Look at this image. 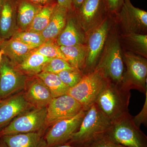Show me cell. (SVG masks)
<instances>
[{"mask_svg": "<svg viewBox=\"0 0 147 147\" xmlns=\"http://www.w3.org/2000/svg\"><path fill=\"white\" fill-rule=\"evenodd\" d=\"M114 17L120 33L147 34V12L135 7L130 0H124L123 5Z\"/></svg>", "mask_w": 147, "mask_h": 147, "instance_id": "obj_9", "label": "cell"}, {"mask_svg": "<svg viewBox=\"0 0 147 147\" xmlns=\"http://www.w3.org/2000/svg\"><path fill=\"white\" fill-rule=\"evenodd\" d=\"M32 108L23 91L2 100L0 103V130L17 116Z\"/></svg>", "mask_w": 147, "mask_h": 147, "instance_id": "obj_16", "label": "cell"}, {"mask_svg": "<svg viewBox=\"0 0 147 147\" xmlns=\"http://www.w3.org/2000/svg\"><path fill=\"white\" fill-rule=\"evenodd\" d=\"M2 100V99L1 98V97H0V103H1V101Z\"/></svg>", "mask_w": 147, "mask_h": 147, "instance_id": "obj_42", "label": "cell"}, {"mask_svg": "<svg viewBox=\"0 0 147 147\" xmlns=\"http://www.w3.org/2000/svg\"><path fill=\"white\" fill-rule=\"evenodd\" d=\"M23 91L26 100L36 109L46 108L53 98L47 86L36 76L29 77Z\"/></svg>", "mask_w": 147, "mask_h": 147, "instance_id": "obj_14", "label": "cell"}, {"mask_svg": "<svg viewBox=\"0 0 147 147\" xmlns=\"http://www.w3.org/2000/svg\"><path fill=\"white\" fill-rule=\"evenodd\" d=\"M114 22V16L109 13L98 26L87 35V53L83 71L84 74L95 68Z\"/></svg>", "mask_w": 147, "mask_h": 147, "instance_id": "obj_7", "label": "cell"}, {"mask_svg": "<svg viewBox=\"0 0 147 147\" xmlns=\"http://www.w3.org/2000/svg\"><path fill=\"white\" fill-rule=\"evenodd\" d=\"M42 7L25 0H17L16 22L18 31H27L35 16Z\"/></svg>", "mask_w": 147, "mask_h": 147, "instance_id": "obj_22", "label": "cell"}, {"mask_svg": "<svg viewBox=\"0 0 147 147\" xmlns=\"http://www.w3.org/2000/svg\"><path fill=\"white\" fill-rule=\"evenodd\" d=\"M57 75L63 82L69 88H72L81 81L84 74L81 70L75 68L61 71Z\"/></svg>", "mask_w": 147, "mask_h": 147, "instance_id": "obj_29", "label": "cell"}, {"mask_svg": "<svg viewBox=\"0 0 147 147\" xmlns=\"http://www.w3.org/2000/svg\"><path fill=\"white\" fill-rule=\"evenodd\" d=\"M111 125L95 103L86 112L78 131L66 144L82 147L107 133Z\"/></svg>", "mask_w": 147, "mask_h": 147, "instance_id": "obj_3", "label": "cell"}, {"mask_svg": "<svg viewBox=\"0 0 147 147\" xmlns=\"http://www.w3.org/2000/svg\"><path fill=\"white\" fill-rule=\"evenodd\" d=\"M85 0H71L73 8L74 10L77 9L84 2Z\"/></svg>", "mask_w": 147, "mask_h": 147, "instance_id": "obj_36", "label": "cell"}, {"mask_svg": "<svg viewBox=\"0 0 147 147\" xmlns=\"http://www.w3.org/2000/svg\"><path fill=\"white\" fill-rule=\"evenodd\" d=\"M86 112L82 110L73 117L59 121L52 125L44 138L47 147L58 146L67 143L79 129Z\"/></svg>", "mask_w": 147, "mask_h": 147, "instance_id": "obj_12", "label": "cell"}, {"mask_svg": "<svg viewBox=\"0 0 147 147\" xmlns=\"http://www.w3.org/2000/svg\"><path fill=\"white\" fill-rule=\"evenodd\" d=\"M109 14L115 16L123 5L124 0H104Z\"/></svg>", "mask_w": 147, "mask_h": 147, "instance_id": "obj_32", "label": "cell"}, {"mask_svg": "<svg viewBox=\"0 0 147 147\" xmlns=\"http://www.w3.org/2000/svg\"><path fill=\"white\" fill-rule=\"evenodd\" d=\"M1 138L7 147H47L42 132L20 133Z\"/></svg>", "mask_w": 147, "mask_h": 147, "instance_id": "obj_19", "label": "cell"}, {"mask_svg": "<svg viewBox=\"0 0 147 147\" xmlns=\"http://www.w3.org/2000/svg\"><path fill=\"white\" fill-rule=\"evenodd\" d=\"M4 1V0H0V12H1V10Z\"/></svg>", "mask_w": 147, "mask_h": 147, "instance_id": "obj_39", "label": "cell"}, {"mask_svg": "<svg viewBox=\"0 0 147 147\" xmlns=\"http://www.w3.org/2000/svg\"><path fill=\"white\" fill-rule=\"evenodd\" d=\"M67 61L61 58H52L44 66L42 71L58 74L61 71L67 69H75Z\"/></svg>", "mask_w": 147, "mask_h": 147, "instance_id": "obj_30", "label": "cell"}, {"mask_svg": "<svg viewBox=\"0 0 147 147\" xmlns=\"http://www.w3.org/2000/svg\"><path fill=\"white\" fill-rule=\"evenodd\" d=\"M34 51L47 57L61 58L66 61L60 46L56 43L55 41H47L35 49Z\"/></svg>", "mask_w": 147, "mask_h": 147, "instance_id": "obj_28", "label": "cell"}, {"mask_svg": "<svg viewBox=\"0 0 147 147\" xmlns=\"http://www.w3.org/2000/svg\"><path fill=\"white\" fill-rule=\"evenodd\" d=\"M106 135L126 147H147V137L135 124L129 113L111 123Z\"/></svg>", "mask_w": 147, "mask_h": 147, "instance_id": "obj_5", "label": "cell"}, {"mask_svg": "<svg viewBox=\"0 0 147 147\" xmlns=\"http://www.w3.org/2000/svg\"><path fill=\"white\" fill-rule=\"evenodd\" d=\"M3 55V54L2 51L0 50V63H1V61Z\"/></svg>", "mask_w": 147, "mask_h": 147, "instance_id": "obj_40", "label": "cell"}, {"mask_svg": "<svg viewBox=\"0 0 147 147\" xmlns=\"http://www.w3.org/2000/svg\"><path fill=\"white\" fill-rule=\"evenodd\" d=\"M0 138H1V137H0Z\"/></svg>", "mask_w": 147, "mask_h": 147, "instance_id": "obj_43", "label": "cell"}, {"mask_svg": "<svg viewBox=\"0 0 147 147\" xmlns=\"http://www.w3.org/2000/svg\"><path fill=\"white\" fill-rule=\"evenodd\" d=\"M60 47L67 62L71 66L83 72L87 56L86 45L60 46Z\"/></svg>", "mask_w": 147, "mask_h": 147, "instance_id": "obj_24", "label": "cell"}, {"mask_svg": "<svg viewBox=\"0 0 147 147\" xmlns=\"http://www.w3.org/2000/svg\"><path fill=\"white\" fill-rule=\"evenodd\" d=\"M36 76L47 86L53 98L67 94L69 88L62 81L57 74L42 71Z\"/></svg>", "mask_w": 147, "mask_h": 147, "instance_id": "obj_25", "label": "cell"}, {"mask_svg": "<svg viewBox=\"0 0 147 147\" xmlns=\"http://www.w3.org/2000/svg\"><path fill=\"white\" fill-rule=\"evenodd\" d=\"M109 82L99 69L84 74L77 85L69 88L67 94L72 96L86 111L94 103L102 89Z\"/></svg>", "mask_w": 147, "mask_h": 147, "instance_id": "obj_4", "label": "cell"}, {"mask_svg": "<svg viewBox=\"0 0 147 147\" xmlns=\"http://www.w3.org/2000/svg\"><path fill=\"white\" fill-rule=\"evenodd\" d=\"M25 1L41 7L53 5L57 3V0H25Z\"/></svg>", "mask_w": 147, "mask_h": 147, "instance_id": "obj_34", "label": "cell"}, {"mask_svg": "<svg viewBox=\"0 0 147 147\" xmlns=\"http://www.w3.org/2000/svg\"><path fill=\"white\" fill-rule=\"evenodd\" d=\"M11 38L17 40L33 49L46 42L41 34L28 31H17Z\"/></svg>", "mask_w": 147, "mask_h": 147, "instance_id": "obj_27", "label": "cell"}, {"mask_svg": "<svg viewBox=\"0 0 147 147\" xmlns=\"http://www.w3.org/2000/svg\"><path fill=\"white\" fill-rule=\"evenodd\" d=\"M47 107L40 109L31 108L21 113L0 130V137L6 135L42 132L46 128Z\"/></svg>", "mask_w": 147, "mask_h": 147, "instance_id": "obj_8", "label": "cell"}, {"mask_svg": "<svg viewBox=\"0 0 147 147\" xmlns=\"http://www.w3.org/2000/svg\"><path fill=\"white\" fill-rule=\"evenodd\" d=\"M17 0H4L0 12V35L3 40L11 38L18 31Z\"/></svg>", "mask_w": 147, "mask_h": 147, "instance_id": "obj_17", "label": "cell"}, {"mask_svg": "<svg viewBox=\"0 0 147 147\" xmlns=\"http://www.w3.org/2000/svg\"><path fill=\"white\" fill-rule=\"evenodd\" d=\"M57 147H77L75 146H73V145L69 144H63L60 145V146H58Z\"/></svg>", "mask_w": 147, "mask_h": 147, "instance_id": "obj_37", "label": "cell"}, {"mask_svg": "<svg viewBox=\"0 0 147 147\" xmlns=\"http://www.w3.org/2000/svg\"><path fill=\"white\" fill-rule=\"evenodd\" d=\"M68 11L59 6L55 5L49 24L41 32L45 42L55 41L65 27Z\"/></svg>", "mask_w": 147, "mask_h": 147, "instance_id": "obj_18", "label": "cell"}, {"mask_svg": "<svg viewBox=\"0 0 147 147\" xmlns=\"http://www.w3.org/2000/svg\"><path fill=\"white\" fill-rule=\"evenodd\" d=\"M74 10L78 23L86 36L109 14L104 0H85Z\"/></svg>", "mask_w": 147, "mask_h": 147, "instance_id": "obj_11", "label": "cell"}, {"mask_svg": "<svg viewBox=\"0 0 147 147\" xmlns=\"http://www.w3.org/2000/svg\"><path fill=\"white\" fill-rule=\"evenodd\" d=\"M119 35L118 27L115 19L96 67L102 71L109 82L121 86L125 70Z\"/></svg>", "mask_w": 147, "mask_h": 147, "instance_id": "obj_1", "label": "cell"}, {"mask_svg": "<svg viewBox=\"0 0 147 147\" xmlns=\"http://www.w3.org/2000/svg\"><path fill=\"white\" fill-rule=\"evenodd\" d=\"M3 40L2 39L1 37V35H0V43L3 41Z\"/></svg>", "mask_w": 147, "mask_h": 147, "instance_id": "obj_41", "label": "cell"}, {"mask_svg": "<svg viewBox=\"0 0 147 147\" xmlns=\"http://www.w3.org/2000/svg\"><path fill=\"white\" fill-rule=\"evenodd\" d=\"M146 96L144 104L140 113L135 117H133L134 123L138 127L142 124L147 125V91L145 93Z\"/></svg>", "mask_w": 147, "mask_h": 147, "instance_id": "obj_33", "label": "cell"}, {"mask_svg": "<svg viewBox=\"0 0 147 147\" xmlns=\"http://www.w3.org/2000/svg\"><path fill=\"white\" fill-rule=\"evenodd\" d=\"M82 110V105L68 94L53 98L47 107L46 127L59 121L73 117Z\"/></svg>", "mask_w": 147, "mask_h": 147, "instance_id": "obj_13", "label": "cell"}, {"mask_svg": "<svg viewBox=\"0 0 147 147\" xmlns=\"http://www.w3.org/2000/svg\"><path fill=\"white\" fill-rule=\"evenodd\" d=\"M29 77L5 55L0 63V97L5 99L24 90Z\"/></svg>", "mask_w": 147, "mask_h": 147, "instance_id": "obj_10", "label": "cell"}, {"mask_svg": "<svg viewBox=\"0 0 147 147\" xmlns=\"http://www.w3.org/2000/svg\"><path fill=\"white\" fill-rule=\"evenodd\" d=\"M120 42L122 48L147 59V35L119 33Z\"/></svg>", "mask_w": 147, "mask_h": 147, "instance_id": "obj_21", "label": "cell"}, {"mask_svg": "<svg viewBox=\"0 0 147 147\" xmlns=\"http://www.w3.org/2000/svg\"><path fill=\"white\" fill-rule=\"evenodd\" d=\"M82 147H126L113 141L106 134Z\"/></svg>", "mask_w": 147, "mask_h": 147, "instance_id": "obj_31", "label": "cell"}, {"mask_svg": "<svg viewBox=\"0 0 147 147\" xmlns=\"http://www.w3.org/2000/svg\"><path fill=\"white\" fill-rule=\"evenodd\" d=\"M0 147H7L6 145L5 144L4 142H3L2 139L0 140Z\"/></svg>", "mask_w": 147, "mask_h": 147, "instance_id": "obj_38", "label": "cell"}, {"mask_svg": "<svg viewBox=\"0 0 147 147\" xmlns=\"http://www.w3.org/2000/svg\"><path fill=\"white\" fill-rule=\"evenodd\" d=\"M57 4L42 7L35 16L27 31L41 34L49 24Z\"/></svg>", "mask_w": 147, "mask_h": 147, "instance_id": "obj_26", "label": "cell"}, {"mask_svg": "<svg viewBox=\"0 0 147 147\" xmlns=\"http://www.w3.org/2000/svg\"><path fill=\"white\" fill-rule=\"evenodd\" d=\"M51 59L36 53L34 50L20 64L17 66L24 74L28 77H32L42 72L44 66Z\"/></svg>", "mask_w": 147, "mask_h": 147, "instance_id": "obj_23", "label": "cell"}, {"mask_svg": "<svg viewBox=\"0 0 147 147\" xmlns=\"http://www.w3.org/2000/svg\"><path fill=\"white\" fill-rule=\"evenodd\" d=\"M57 1L59 5L64 7L68 11L73 9L71 0H57Z\"/></svg>", "mask_w": 147, "mask_h": 147, "instance_id": "obj_35", "label": "cell"}, {"mask_svg": "<svg viewBox=\"0 0 147 147\" xmlns=\"http://www.w3.org/2000/svg\"><path fill=\"white\" fill-rule=\"evenodd\" d=\"M122 53L126 70L121 86L128 90L136 89L145 94L147 91V59L123 49Z\"/></svg>", "mask_w": 147, "mask_h": 147, "instance_id": "obj_6", "label": "cell"}, {"mask_svg": "<svg viewBox=\"0 0 147 147\" xmlns=\"http://www.w3.org/2000/svg\"><path fill=\"white\" fill-rule=\"evenodd\" d=\"M59 46H71L86 43V35L80 26L73 9L67 12L66 23L56 40Z\"/></svg>", "mask_w": 147, "mask_h": 147, "instance_id": "obj_15", "label": "cell"}, {"mask_svg": "<svg viewBox=\"0 0 147 147\" xmlns=\"http://www.w3.org/2000/svg\"><path fill=\"white\" fill-rule=\"evenodd\" d=\"M130 91L110 82L100 92L94 103L111 123L128 114Z\"/></svg>", "mask_w": 147, "mask_h": 147, "instance_id": "obj_2", "label": "cell"}, {"mask_svg": "<svg viewBox=\"0 0 147 147\" xmlns=\"http://www.w3.org/2000/svg\"><path fill=\"white\" fill-rule=\"evenodd\" d=\"M34 49L17 40L10 38L0 43V50L16 65H19Z\"/></svg>", "mask_w": 147, "mask_h": 147, "instance_id": "obj_20", "label": "cell"}]
</instances>
